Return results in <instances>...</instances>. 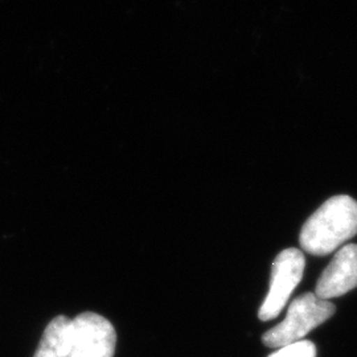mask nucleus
Wrapping results in <instances>:
<instances>
[{
	"instance_id": "obj_1",
	"label": "nucleus",
	"mask_w": 357,
	"mask_h": 357,
	"mask_svg": "<svg viewBox=\"0 0 357 357\" xmlns=\"http://www.w3.org/2000/svg\"><path fill=\"white\" fill-rule=\"evenodd\" d=\"M357 234V202L337 195L327 200L303 225L299 243L314 255H327Z\"/></svg>"
},
{
	"instance_id": "obj_6",
	"label": "nucleus",
	"mask_w": 357,
	"mask_h": 357,
	"mask_svg": "<svg viewBox=\"0 0 357 357\" xmlns=\"http://www.w3.org/2000/svg\"><path fill=\"white\" fill-rule=\"evenodd\" d=\"M72 319L64 315L51 320L43 333L35 357H68L72 347Z\"/></svg>"
},
{
	"instance_id": "obj_4",
	"label": "nucleus",
	"mask_w": 357,
	"mask_h": 357,
	"mask_svg": "<svg viewBox=\"0 0 357 357\" xmlns=\"http://www.w3.org/2000/svg\"><path fill=\"white\" fill-rule=\"evenodd\" d=\"M73 336L68 357H114L116 333L113 324L96 312L72 319Z\"/></svg>"
},
{
	"instance_id": "obj_7",
	"label": "nucleus",
	"mask_w": 357,
	"mask_h": 357,
	"mask_svg": "<svg viewBox=\"0 0 357 357\" xmlns=\"http://www.w3.org/2000/svg\"><path fill=\"white\" fill-rule=\"evenodd\" d=\"M268 357H317V347L310 340H301L277 348Z\"/></svg>"
},
{
	"instance_id": "obj_5",
	"label": "nucleus",
	"mask_w": 357,
	"mask_h": 357,
	"mask_svg": "<svg viewBox=\"0 0 357 357\" xmlns=\"http://www.w3.org/2000/svg\"><path fill=\"white\" fill-rule=\"evenodd\" d=\"M357 287V245L342 248L323 271L317 283L315 295L330 301Z\"/></svg>"
},
{
	"instance_id": "obj_3",
	"label": "nucleus",
	"mask_w": 357,
	"mask_h": 357,
	"mask_svg": "<svg viewBox=\"0 0 357 357\" xmlns=\"http://www.w3.org/2000/svg\"><path fill=\"white\" fill-rule=\"evenodd\" d=\"M306 266L305 255L295 248L284 249L274 259L268 296L258 311L262 321L275 319L289 302L291 294L302 281Z\"/></svg>"
},
{
	"instance_id": "obj_2",
	"label": "nucleus",
	"mask_w": 357,
	"mask_h": 357,
	"mask_svg": "<svg viewBox=\"0 0 357 357\" xmlns=\"http://www.w3.org/2000/svg\"><path fill=\"white\" fill-rule=\"evenodd\" d=\"M333 314L335 306L330 301L320 299L315 293L303 294L290 303L284 320L264 333L262 343L268 348H281L301 342Z\"/></svg>"
}]
</instances>
